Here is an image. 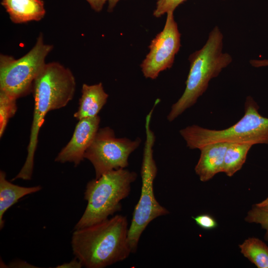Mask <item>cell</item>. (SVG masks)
<instances>
[{
	"instance_id": "cell-18",
	"label": "cell",
	"mask_w": 268,
	"mask_h": 268,
	"mask_svg": "<svg viewBox=\"0 0 268 268\" xmlns=\"http://www.w3.org/2000/svg\"><path fill=\"white\" fill-rule=\"evenodd\" d=\"M245 220L249 223L260 224L266 230L265 238L268 240V210L258 207L254 205L248 211Z\"/></svg>"
},
{
	"instance_id": "cell-20",
	"label": "cell",
	"mask_w": 268,
	"mask_h": 268,
	"mask_svg": "<svg viewBox=\"0 0 268 268\" xmlns=\"http://www.w3.org/2000/svg\"><path fill=\"white\" fill-rule=\"evenodd\" d=\"M196 224L205 230H211L217 226L215 219L208 214H201L193 217Z\"/></svg>"
},
{
	"instance_id": "cell-11",
	"label": "cell",
	"mask_w": 268,
	"mask_h": 268,
	"mask_svg": "<svg viewBox=\"0 0 268 268\" xmlns=\"http://www.w3.org/2000/svg\"><path fill=\"white\" fill-rule=\"evenodd\" d=\"M229 144L216 142L199 149L201 155L195 171L201 181L206 182L223 172L225 154Z\"/></svg>"
},
{
	"instance_id": "cell-13",
	"label": "cell",
	"mask_w": 268,
	"mask_h": 268,
	"mask_svg": "<svg viewBox=\"0 0 268 268\" xmlns=\"http://www.w3.org/2000/svg\"><path fill=\"white\" fill-rule=\"evenodd\" d=\"M79 106L73 117L78 120L98 115L106 103L108 94L104 91L101 82L94 85L83 84Z\"/></svg>"
},
{
	"instance_id": "cell-21",
	"label": "cell",
	"mask_w": 268,
	"mask_h": 268,
	"mask_svg": "<svg viewBox=\"0 0 268 268\" xmlns=\"http://www.w3.org/2000/svg\"><path fill=\"white\" fill-rule=\"evenodd\" d=\"M83 267L80 261L75 258L68 263H65L61 265H58L56 268H80Z\"/></svg>"
},
{
	"instance_id": "cell-7",
	"label": "cell",
	"mask_w": 268,
	"mask_h": 268,
	"mask_svg": "<svg viewBox=\"0 0 268 268\" xmlns=\"http://www.w3.org/2000/svg\"><path fill=\"white\" fill-rule=\"evenodd\" d=\"M53 46L44 43L40 33L33 48L22 57L0 54V91L15 99L32 91L33 82L46 64L45 60Z\"/></svg>"
},
{
	"instance_id": "cell-10",
	"label": "cell",
	"mask_w": 268,
	"mask_h": 268,
	"mask_svg": "<svg viewBox=\"0 0 268 268\" xmlns=\"http://www.w3.org/2000/svg\"><path fill=\"white\" fill-rule=\"evenodd\" d=\"M100 122L98 115L78 120L70 140L58 154L55 161L70 162L77 166L84 158V153L99 130Z\"/></svg>"
},
{
	"instance_id": "cell-25",
	"label": "cell",
	"mask_w": 268,
	"mask_h": 268,
	"mask_svg": "<svg viewBox=\"0 0 268 268\" xmlns=\"http://www.w3.org/2000/svg\"><path fill=\"white\" fill-rule=\"evenodd\" d=\"M119 0H108V11L109 12H111Z\"/></svg>"
},
{
	"instance_id": "cell-6",
	"label": "cell",
	"mask_w": 268,
	"mask_h": 268,
	"mask_svg": "<svg viewBox=\"0 0 268 268\" xmlns=\"http://www.w3.org/2000/svg\"><path fill=\"white\" fill-rule=\"evenodd\" d=\"M153 112L151 110L145 119L146 139L140 170L141 193L129 228L128 240L132 253L137 250L140 236L147 225L157 217L169 213L168 210L158 202L154 194L153 183L157 168L153 154L155 137L150 127Z\"/></svg>"
},
{
	"instance_id": "cell-3",
	"label": "cell",
	"mask_w": 268,
	"mask_h": 268,
	"mask_svg": "<svg viewBox=\"0 0 268 268\" xmlns=\"http://www.w3.org/2000/svg\"><path fill=\"white\" fill-rule=\"evenodd\" d=\"M223 35L216 26L210 32L203 47L190 55V70L185 90L173 104L167 116L174 121L184 111L196 104L207 90L209 81L216 77L232 61V57L223 52Z\"/></svg>"
},
{
	"instance_id": "cell-4",
	"label": "cell",
	"mask_w": 268,
	"mask_h": 268,
	"mask_svg": "<svg viewBox=\"0 0 268 268\" xmlns=\"http://www.w3.org/2000/svg\"><path fill=\"white\" fill-rule=\"evenodd\" d=\"M259 107L251 96L246 98L244 116L235 124L220 130L194 125L180 131L190 149H200L216 142L268 145V118L259 112Z\"/></svg>"
},
{
	"instance_id": "cell-8",
	"label": "cell",
	"mask_w": 268,
	"mask_h": 268,
	"mask_svg": "<svg viewBox=\"0 0 268 268\" xmlns=\"http://www.w3.org/2000/svg\"><path fill=\"white\" fill-rule=\"evenodd\" d=\"M140 142L139 137L134 140L117 138L113 129L104 127L99 129L84 157L92 164L97 179L112 170L126 168L130 155Z\"/></svg>"
},
{
	"instance_id": "cell-23",
	"label": "cell",
	"mask_w": 268,
	"mask_h": 268,
	"mask_svg": "<svg viewBox=\"0 0 268 268\" xmlns=\"http://www.w3.org/2000/svg\"><path fill=\"white\" fill-rule=\"evenodd\" d=\"M250 64L255 67H260L268 66V59L264 60H251Z\"/></svg>"
},
{
	"instance_id": "cell-1",
	"label": "cell",
	"mask_w": 268,
	"mask_h": 268,
	"mask_svg": "<svg viewBox=\"0 0 268 268\" xmlns=\"http://www.w3.org/2000/svg\"><path fill=\"white\" fill-rule=\"evenodd\" d=\"M75 87V79L71 71L56 62L46 63L36 78L32 87L34 107L27 154L24 165L12 181L31 179L39 133L45 117L50 111L65 107L73 99Z\"/></svg>"
},
{
	"instance_id": "cell-19",
	"label": "cell",
	"mask_w": 268,
	"mask_h": 268,
	"mask_svg": "<svg viewBox=\"0 0 268 268\" xmlns=\"http://www.w3.org/2000/svg\"><path fill=\"white\" fill-rule=\"evenodd\" d=\"M186 0H158L153 15L159 17L169 11H173L180 4Z\"/></svg>"
},
{
	"instance_id": "cell-15",
	"label": "cell",
	"mask_w": 268,
	"mask_h": 268,
	"mask_svg": "<svg viewBox=\"0 0 268 268\" xmlns=\"http://www.w3.org/2000/svg\"><path fill=\"white\" fill-rule=\"evenodd\" d=\"M252 146L248 144L229 143L225 154L222 172L231 177L239 171Z\"/></svg>"
},
{
	"instance_id": "cell-16",
	"label": "cell",
	"mask_w": 268,
	"mask_h": 268,
	"mask_svg": "<svg viewBox=\"0 0 268 268\" xmlns=\"http://www.w3.org/2000/svg\"><path fill=\"white\" fill-rule=\"evenodd\" d=\"M239 246L243 256L257 268H268V247L262 240L249 238Z\"/></svg>"
},
{
	"instance_id": "cell-9",
	"label": "cell",
	"mask_w": 268,
	"mask_h": 268,
	"mask_svg": "<svg viewBox=\"0 0 268 268\" xmlns=\"http://www.w3.org/2000/svg\"><path fill=\"white\" fill-rule=\"evenodd\" d=\"M163 29L152 40L149 52L140 67L145 78L154 79L160 72L170 68L181 47V34L173 11L167 13Z\"/></svg>"
},
{
	"instance_id": "cell-14",
	"label": "cell",
	"mask_w": 268,
	"mask_h": 268,
	"mask_svg": "<svg viewBox=\"0 0 268 268\" xmlns=\"http://www.w3.org/2000/svg\"><path fill=\"white\" fill-rule=\"evenodd\" d=\"M5 173L0 171V229L4 226L3 215L7 209L22 198L40 191L41 186L26 187L12 184L6 179Z\"/></svg>"
},
{
	"instance_id": "cell-24",
	"label": "cell",
	"mask_w": 268,
	"mask_h": 268,
	"mask_svg": "<svg viewBox=\"0 0 268 268\" xmlns=\"http://www.w3.org/2000/svg\"><path fill=\"white\" fill-rule=\"evenodd\" d=\"M258 207L268 210V198L263 201L255 204Z\"/></svg>"
},
{
	"instance_id": "cell-5",
	"label": "cell",
	"mask_w": 268,
	"mask_h": 268,
	"mask_svg": "<svg viewBox=\"0 0 268 268\" xmlns=\"http://www.w3.org/2000/svg\"><path fill=\"white\" fill-rule=\"evenodd\" d=\"M136 177L135 172L121 168L88 182L84 192L87 206L74 230L101 222L120 211L121 202L130 195Z\"/></svg>"
},
{
	"instance_id": "cell-22",
	"label": "cell",
	"mask_w": 268,
	"mask_h": 268,
	"mask_svg": "<svg viewBox=\"0 0 268 268\" xmlns=\"http://www.w3.org/2000/svg\"><path fill=\"white\" fill-rule=\"evenodd\" d=\"M91 7L96 12H99L103 9L104 5L108 0H86Z\"/></svg>"
},
{
	"instance_id": "cell-2",
	"label": "cell",
	"mask_w": 268,
	"mask_h": 268,
	"mask_svg": "<svg viewBox=\"0 0 268 268\" xmlns=\"http://www.w3.org/2000/svg\"><path fill=\"white\" fill-rule=\"evenodd\" d=\"M128 231L127 218L122 215L74 229L71 241L73 254L87 268H104L123 261L132 253Z\"/></svg>"
},
{
	"instance_id": "cell-12",
	"label": "cell",
	"mask_w": 268,
	"mask_h": 268,
	"mask_svg": "<svg viewBox=\"0 0 268 268\" xmlns=\"http://www.w3.org/2000/svg\"><path fill=\"white\" fill-rule=\"evenodd\" d=\"M1 4L16 24L39 21L46 14L42 0H1Z\"/></svg>"
},
{
	"instance_id": "cell-17",
	"label": "cell",
	"mask_w": 268,
	"mask_h": 268,
	"mask_svg": "<svg viewBox=\"0 0 268 268\" xmlns=\"http://www.w3.org/2000/svg\"><path fill=\"white\" fill-rule=\"evenodd\" d=\"M16 99L5 92L0 91V137L6 129L9 120L15 114L17 107Z\"/></svg>"
}]
</instances>
